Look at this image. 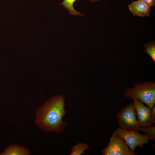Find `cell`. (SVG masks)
<instances>
[{
	"mask_svg": "<svg viewBox=\"0 0 155 155\" xmlns=\"http://www.w3.org/2000/svg\"><path fill=\"white\" fill-rule=\"evenodd\" d=\"M65 98L63 95L53 96L46 101L36 111L35 122L44 131L59 133L67 123L62 120L65 114Z\"/></svg>",
	"mask_w": 155,
	"mask_h": 155,
	"instance_id": "1",
	"label": "cell"
},
{
	"mask_svg": "<svg viewBox=\"0 0 155 155\" xmlns=\"http://www.w3.org/2000/svg\"><path fill=\"white\" fill-rule=\"evenodd\" d=\"M124 95L129 99L137 100L152 108L155 104V84L153 82L136 84L133 87L126 88Z\"/></svg>",
	"mask_w": 155,
	"mask_h": 155,
	"instance_id": "2",
	"label": "cell"
},
{
	"mask_svg": "<svg viewBox=\"0 0 155 155\" xmlns=\"http://www.w3.org/2000/svg\"><path fill=\"white\" fill-rule=\"evenodd\" d=\"M116 118L119 127L122 129L144 132V128L140 127L138 123L133 103L120 110L117 113Z\"/></svg>",
	"mask_w": 155,
	"mask_h": 155,
	"instance_id": "3",
	"label": "cell"
},
{
	"mask_svg": "<svg viewBox=\"0 0 155 155\" xmlns=\"http://www.w3.org/2000/svg\"><path fill=\"white\" fill-rule=\"evenodd\" d=\"M103 155H136L132 152L124 139L114 131L107 146L101 151Z\"/></svg>",
	"mask_w": 155,
	"mask_h": 155,
	"instance_id": "4",
	"label": "cell"
},
{
	"mask_svg": "<svg viewBox=\"0 0 155 155\" xmlns=\"http://www.w3.org/2000/svg\"><path fill=\"white\" fill-rule=\"evenodd\" d=\"M114 131L124 139L130 151L134 153L137 147L142 148L149 142V137L146 134H141L137 131L127 130L119 127Z\"/></svg>",
	"mask_w": 155,
	"mask_h": 155,
	"instance_id": "5",
	"label": "cell"
},
{
	"mask_svg": "<svg viewBox=\"0 0 155 155\" xmlns=\"http://www.w3.org/2000/svg\"><path fill=\"white\" fill-rule=\"evenodd\" d=\"M137 120L141 127H147L153 125L151 115V108L144 105L139 101L133 99Z\"/></svg>",
	"mask_w": 155,
	"mask_h": 155,
	"instance_id": "6",
	"label": "cell"
},
{
	"mask_svg": "<svg viewBox=\"0 0 155 155\" xmlns=\"http://www.w3.org/2000/svg\"><path fill=\"white\" fill-rule=\"evenodd\" d=\"M128 7L134 16L144 17L149 16L151 6L142 0L133 1Z\"/></svg>",
	"mask_w": 155,
	"mask_h": 155,
	"instance_id": "7",
	"label": "cell"
},
{
	"mask_svg": "<svg viewBox=\"0 0 155 155\" xmlns=\"http://www.w3.org/2000/svg\"><path fill=\"white\" fill-rule=\"evenodd\" d=\"M30 151L22 146L18 145H11L0 153L1 155H28Z\"/></svg>",
	"mask_w": 155,
	"mask_h": 155,
	"instance_id": "8",
	"label": "cell"
},
{
	"mask_svg": "<svg viewBox=\"0 0 155 155\" xmlns=\"http://www.w3.org/2000/svg\"><path fill=\"white\" fill-rule=\"evenodd\" d=\"M77 0H63L60 3L64 8L66 9L69 14L73 15L84 16V14L76 10L73 7V4ZM92 2L98 1L100 0H89Z\"/></svg>",
	"mask_w": 155,
	"mask_h": 155,
	"instance_id": "9",
	"label": "cell"
},
{
	"mask_svg": "<svg viewBox=\"0 0 155 155\" xmlns=\"http://www.w3.org/2000/svg\"><path fill=\"white\" fill-rule=\"evenodd\" d=\"M89 146L86 144L79 143L73 146L71 150V155H80L84 153V151L89 149Z\"/></svg>",
	"mask_w": 155,
	"mask_h": 155,
	"instance_id": "10",
	"label": "cell"
},
{
	"mask_svg": "<svg viewBox=\"0 0 155 155\" xmlns=\"http://www.w3.org/2000/svg\"><path fill=\"white\" fill-rule=\"evenodd\" d=\"M144 52L148 55L155 62V41H151L144 45Z\"/></svg>",
	"mask_w": 155,
	"mask_h": 155,
	"instance_id": "11",
	"label": "cell"
},
{
	"mask_svg": "<svg viewBox=\"0 0 155 155\" xmlns=\"http://www.w3.org/2000/svg\"><path fill=\"white\" fill-rule=\"evenodd\" d=\"M151 115L152 120L153 123H155V106L151 108Z\"/></svg>",
	"mask_w": 155,
	"mask_h": 155,
	"instance_id": "12",
	"label": "cell"
},
{
	"mask_svg": "<svg viewBox=\"0 0 155 155\" xmlns=\"http://www.w3.org/2000/svg\"><path fill=\"white\" fill-rule=\"evenodd\" d=\"M151 7L154 6L155 5V0H142Z\"/></svg>",
	"mask_w": 155,
	"mask_h": 155,
	"instance_id": "13",
	"label": "cell"
}]
</instances>
